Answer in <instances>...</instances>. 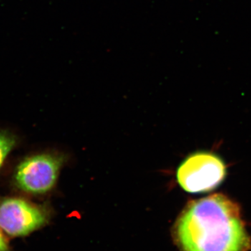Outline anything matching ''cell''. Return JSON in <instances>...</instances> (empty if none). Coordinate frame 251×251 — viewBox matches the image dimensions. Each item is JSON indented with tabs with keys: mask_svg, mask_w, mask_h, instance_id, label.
I'll list each match as a JSON object with an SVG mask.
<instances>
[{
	"mask_svg": "<svg viewBox=\"0 0 251 251\" xmlns=\"http://www.w3.org/2000/svg\"><path fill=\"white\" fill-rule=\"evenodd\" d=\"M175 235L184 251H247L251 246L239 205L222 194L190 203Z\"/></svg>",
	"mask_w": 251,
	"mask_h": 251,
	"instance_id": "6da1fadb",
	"label": "cell"
},
{
	"mask_svg": "<svg viewBox=\"0 0 251 251\" xmlns=\"http://www.w3.org/2000/svg\"><path fill=\"white\" fill-rule=\"evenodd\" d=\"M64 163V158L54 153H41L23 158L13 175V184L26 194H45L52 189Z\"/></svg>",
	"mask_w": 251,
	"mask_h": 251,
	"instance_id": "7a4b0ae2",
	"label": "cell"
},
{
	"mask_svg": "<svg viewBox=\"0 0 251 251\" xmlns=\"http://www.w3.org/2000/svg\"><path fill=\"white\" fill-rule=\"evenodd\" d=\"M226 173V165L219 156L201 151L183 161L176 172V179L180 186L188 193H205L218 187Z\"/></svg>",
	"mask_w": 251,
	"mask_h": 251,
	"instance_id": "3957f363",
	"label": "cell"
},
{
	"mask_svg": "<svg viewBox=\"0 0 251 251\" xmlns=\"http://www.w3.org/2000/svg\"><path fill=\"white\" fill-rule=\"evenodd\" d=\"M49 212L45 206L24 198H0V229L8 237L27 236L47 224Z\"/></svg>",
	"mask_w": 251,
	"mask_h": 251,
	"instance_id": "277c9868",
	"label": "cell"
},
{
	"mask_svg": "<svg viewBox=\"0 0 251 251\" xmlns=\"http://www.w3.org/2000/svg\"><path fill=\"white\" fill-rule=\"evenodd\" d=\"M17 143L18 138L16 135L9 130L0 129V171Z\"/></svg>",
	"mask_w": 251,
	"mask_h": 251,
	"instance_id": "5b68a950",
	"label": "cell"
},
{
	"mask_svg": "<svg viewBox=\"0 0 251 251\" xmlns=\"http://www.w3.org/2000/svg\"><path fill=\"white\" fill-rule=\"evenodd\" d=\"M0 251H11L8 237L0 229Z\"/></svg>",
	"mask_w": 251,
	"mask_h": 251,
	"instance_id": "8992f818",
	"label": "cell"
}]
</instances>
